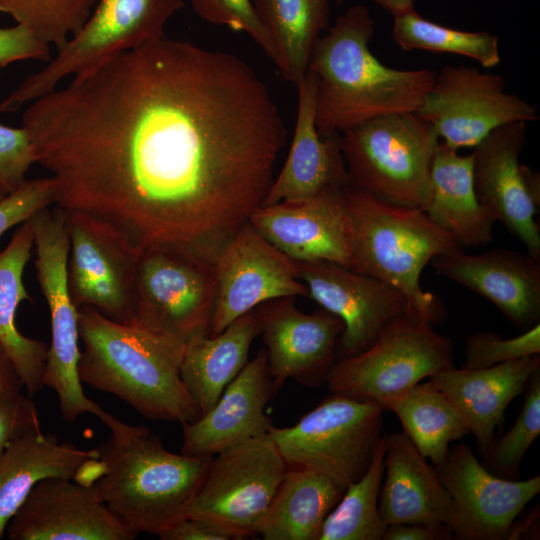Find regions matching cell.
<instances>
[{
  "instance_id": "8",
  "label": "cell",
  "mask_w": 540,
  "mask_h": 540,
  "mask_svg": "<svg viewBox=\"0 0 540 540\" xmlns=\"http://www.w3.org/2000/svg\"><path fill=\"white\" fill-rule=\"evenodd\" d=\"M183 7V0H98L83 27L0 102V113L15 111L53 91L68 76L165 37L168 20Z\"/></svg>"
},
{
  "instance_id": "42",
  "label": "cell",
  "mask_w": 540,
  "mask_h": 540,
  "mask_svg": "<svg viewBox=\"0 0 540 540\" xmlns=\"http://www.w3.org/2000/svg\"><path fill=\"white\" fill-rule=\"evenodd\" d=\"M39 427V413L30 396L20 392L0 397V457L13 441Z\"/></svg>"
},
{
  "instance_id": "29",
  "label": "cell",
  "mask_w": 540,
  "mask_h": 540,
  "mask_svg": "<svg viewBox=\"0 0 540 540\" xmlns=\"http://www.w3.org/2000/svg\"><path fill=\"white\" fill-rule=\"evenodd\" d=\"M260 334L254 310L216 335L200 334L185 343L180 377L200 416L219 399L247 364L253 340Z\"/></svg>"
},
{
  "instance_id": "48",
  "label": "cell",
  "mask_w": 540,
  "mask_h": 540,
  "mask_svg": "<svg viewBox=\"0 0 540 540\" xmlns=\"http://www.w3.org/2000/svg\"><path fill=\"white\" fill-rule=\"evenodd\" d=\"M383 9L388 11L393 18L398 17L415 10V0H373Z\"/></svg>"
},
{
  "instance_id": "46",
  "label": "cell",
  "mask_w": 540,
  "mask_h": 540,
  "mask_svg": "<svg viewBox=\"0 0 540 540\" xmlns=\"http://www.w3.org/2000/svg\"><path fill=\"white\" fill-rule=\"evenodd\" d=\"M22 387L16 367L0 342V397L20 393Z\"/></svg>"
},
{
  "instance_id": "37",
  "label": "cell",
  "mask_w": 540,
  "mask_h": 540,
  "mask_svg": "<svg viewBox=\"0 0 540 540\" xmlns=\"http://www.w3.org/2000/svg\"><path fill=\"white\" fill-rule=\"evenodd\" d=\"M519 415L513 426L494 441L484 456L489 467L507 478L517 477L521 461L540 434V367L531 375Z\"/></svg>"
},
{
  "instance_id": "17",
  "label": "cell",
  "mask_w": 540,
  "mask_h": 540,
  "mask_svg": "<svg viewBox=\"0 0 540 540\" xmlns=\"http://www.w3.org/2000/svg\"><path fill=\"white\" fill-rule=\"evenodd\" d=\"M296 263L308 297L343 321L342 357L362 353L389 323L410 312L404 294L384 280L326 260Z\"/></svg>"
},
{
  "instance_id": "9",
  "label": "cell",
  "mask_w": 540,
  "mask_h": 540,
  "mask_svg": "<svg viewBox=\"0 0 540 540\" xmlns=\"http://www.w3.org/2000/svg\"><path fill=\"white\" fill-rule=\"evenodd\" d=\"M451 367V340L437 333L432 323L407 312L389 323L368 349L335 361L325 383L331 393L371 401L386 410L405 390Z\"/></svg>"
},
{
  "instance_id": "45",
  "label": "cell",
  "mask_w": 540,
  "mask_h": 540,
  "mask_svg": "<svg viewBox=\"0 0 540 540\" xmlns=\"http://www.w3.org/2000/svg\"><path fill=\"white\" fill-rule=\"evenodd\" d=\"M453 533L443 523H412L388 525L383 540H447Z\"/></svg>"
},
{
  "instance_id": "43",
  "label": "cell",
  "mask_w": 540,
  "mask_h": 540,
  "mask_svg": "<svg viewBox=\"0 0 540 540\" xmlns=\"http://www.w3.org/2000/svg\"><path fill=\"white\" fill-rule=\"evenodd\" d=\"M23 60L50 61V45L21 24L0 27V69Z\"/></svg>"
},
{
  "instance_id": "15",
  "label": "cell",
  "mask_w": 540,
  "mask_h": 540,
  "mask_svg": "<svg viewBox=\"0 0 540 540\" xmlns=\"http://www.w3.org/2000/svg\"><path fill=\"white\" fill-rule=\"evenodd\" d=\"M527 123L514 122L490 132L474 147L473 179L480 204L540 257L539 173L520 163Z\"/></svg>"
},
{
  "instance_id": "16",
  "label": "cell",
  "mask_w": 540,
  "mask_h": 540,
  "mask_svg": "<svg viewBox=\"0 0 540 540\" xmlns=\"http://www.w3.org/2000/svg\"><path fill=\"white\" fill-rule=\"evenodd\" d=\"M450 494L453 517L449 525L461 540H506L524 507L540 492V476L515 481L488 471L466 444L450 448L435 466Z\"/></svg>"
},
{
  "instance_id": "3",
  "label": "cell",
  "mask_w": 540,
  "mask_h": 540,
  "mask_svg": "<svg viewBox=\"0 0 540 540\" xmlns=\"http://www.w3.org/2000/svg\"><path fill=\"white\" fill-rule=\"evenodd\" d=\"M78 311L81 383L118 397L147 419L184 424L200 416L180 377L184 342L88 307Z\"/></svg>"
},
{
  "instance_id": "26",
  "label": "cell",
  "mask_w": 540,
  "mask_h": 540,
  "mask_svg": "<svg viewBox=\"0 0 540 540\" xmlns=\"http://www.w3.org/2000/svg\"><path fill=\"white\" fill-rule=\"evenodd\" d=\"M385 479L379 493V512L388 525L443 523L450 525L453 502L428 464L403 432L385 434Z\"/></svg>"
},
{
  "instance_id": "25",
  "label": "cell",
  "mask_w": 540,
  "mask_h": 540,
  "mask_svg": "<svg viewBox=\"0 0 540 540\" xmlns=\"http://www.w3.org/2000/svg\"><path fill=\"white\" fill-rule=\"evenodd\" d=\"M539 367L536 354L482 369L453 366L428 381L452 401L485 456L495 441V429L505 421L508 405L524 392Z\"/></svg>"
},
{
  "instance_id": "35",
  "label": "cell",
  "mask_w": 540,
  "mask_h": 540,
  "mask_svg": "<svg viewBox=\"0 0 540 540\" xmlns=\"http://www.w3.org/2000/svg\"><path fill=\"white\" fill-rule=\"evenodd\" d=\"M393 19L392 39L404 51L459 54L484 68L500 62L499 38L494 34L443 26L421 17L416 10Z\"/></svg>"
},
{
  "instance_id": "10",
  "label": "cell",
  "mask_w": 540,
  "mask_h": 540,
  "mask_svg": "<svg viewBox=\"0 0 540 540\" xmlns=\"http://www.w3.org/2000/svg\"><path fill=\"white\" fill-rule=\"evenodd\" d=\"M36 252V278L47 302L51 341L48 346L43 386L58 397L63 419L73 422L83 413L99 416L103 409L89 399L78 377L79 311L71 300L67 285L69 235L65 210L53 205L30 218Z\"/></svg>"
},
{
  "instance_id": "28",
  "label": "cell",
  "mask_w": 540,
  "mask_h": 540,
  "mask_svg": "<svg viewBox=\"0 0 540 540\" xmlns=\"http://www.w3.org/2000/svg\"><path fill=\"white\" fill-rule=\"evenodd\" d=\"M428 216L451 233L462 247H479L492 241L494 217L480 204L473 179V153L440 142L431 169Z\"/></svg>"
},
{
  "instance_id": "36",
  "label": "cell",
  "mask_w": 540,
  "mask_h": 540,
  "mask_svg": "<svg viewBox=\"0 0 540 540\" xmlns=\"http://www.w3.org/2000/svg\"><path fill=\"white\" fill-rule=\"evenodd\" d=\"M98 0H0V12L60 49L90 17Z\"/></svg>"
},
{
  "instance_id": "18",
  "label": "cell",
  "mask_w": 540,
  "mask_h": 540,
  "mask_svg": "<svg viewBox=\"0 0 540 540\" xmlns=\"http://www.w3.org/2000/svg\"><path fill=\"white\" fill-rule=\"evenodd\" d=\"M66 216L67 285L72 302L78 309L91 308L113 321L135 323L138 256L88 217L74 212Z\"/></svg>"
},
{
  "instance_id": "13",
  "label": "cell",
  "mask_w": 540,
  "mask_h": 540,
  "mask_svg": "<svg viewBox=\"0 0 540 540\" xmlns=\"http://www.w3.org/2000/svg\"><path fill=\"white\" fill-rule=\"evenodd\" d=\"M505 86L499 74L446 65L416 113L449 147L474 148L500 126L538 118L535 106L506 92Z\"/></svg>"
},
{
  "instance_id": "30",
  "label": "cell",
  "mask_w": 540,
  "mask_h": 540,
  "mask_svg": "<svg viewBox=\"0 0 540 540\" xmlns=\"http://www.w3.org/2000/svg\"><path fill=\"white\" fill-rule=\"evenodd\" d=\"M34 246L30 219L20 224L7 247L0 253V342L13 361L28 396L42 388L48 345L22 335L16 328L15 314L24 300H30L23 283V272Z\"/></svg>"
},
{
  "instance_id": "27",
  "label": "cell",
  "mask_w": 540,
  "mask_h": 540,
  "mask_svg": "<svg viewBox=\"0 0 540 540\" xmlns=\"http://www.w3.org/2000/svg\"><path fill=\"white\" fill-rule=\"evenodd\" d=\"M99 459L97 448L81 449L59 442L40 427L13 441L0 457V538L27 497L41 480L50 477L78 481L82 471Z\"/></svg>"
},
{
  "instance_id": "11",
  "label": "cell",
  "mask_w": 540,
  "mask_h": 540,
  "mask_svg": "<svg viewBox=\"0 0 540 540\" xmlns=\"http://www.w3.org/2000/svg\"><path fill=\"white\" fill-rule=\"evenodd\" d=\"M288 466L267 435L214 455L185 516L201 519L241 540L258 534Z\"/></svg>"
},
{
  "instance_id": "20",
  "label": "cell",
  "mask_w": 540,
  "mask_h": 540,
  "mask_svg": "<svg viewBox=\"0 0 540 540\" xmlns=\"http://www.w3.org/2000/svg\"><path fill=\"white\" fill-rule=\"evenodd\" d=\"M10 540H133L95 484L50 477L29 492L6 527Z\"/></svg>"
},
{
  "instance_id": "32",
  "label": "cell",
  "mask_w": 540,
  "mask_h": 540,
  "mask_svg": "<svg viewBox=\"0 0 540 540\" xmlns=\"http://www.w3.org/2000/svg\"><path fill=\"white\" fill-rule=\"evenodd\" d=\"M331 0H252L261 25L276 50L282 77L298 87L311 53L329 27Z\"/></svg>"
},
{
  "instance_id": "23",
  "label": "cell",
  "mask_w": 540,
  "mask_h": 540,
  "mask_svg": "<svg viewBox=\"0 0 540 540\" xmlns=\"http://www.w3.org/2000/svg\"><path fill=\"white\" fill-rule=\"evenodd\" d=\"M275 390L263 349L247 362L206 413L182 424L181 453L211 458L233 445L267 435L273 425L265 408Z\"/></svg>"
},
{
  "instance_id": "2",
  "label": "cell",
  "mask_w": 540,
  "mask_h": 540,
  "mask_svg": "<svg viewBox=\"0 0 540 540\" xmlns=\"http://www.w3.org/2000/svg\"><path fill=\"white\" fill-rule=\"evenodd\" d=\"M373 34L370 12L358 4L339 15L317 41L307 69L317 78L320 133H342L377 117L417 112L433 86V70L381 63L369 47Z\"/></svg>"
},
{
  "instance_id": "1",
  "label": "cell",
  "mask_w": 540,
  "mask_h": 540,
  "mask_svg": "<svg viewBox=\"0 0 540 540\" xmlns=\"http://www.w3.org/2000/svg\"><path fill=\"white\" fill-rule=\"evenodd\" d=\"M54 205L136 256L214 254L262 205L288 131L241 58L166 36L78 75L24 110Z\"/></svg>"
},
{
  "instance_id": "39",
  "label": "cell",
  "mask_w": 540,
  "mask_h": 540,
  "mask_svg": "<svg viewBox=\"0 0 540 540\" xmlns=\"http://www.w3.org/2000/svg\"><path fill=\"white\" fill-rule=\"evenodd\" d=\"M191 5L204 21L248 34L275 64V47L257 18L252 0H191Z\"/></svg>"
},
{
  "instance_id": "5",
  "label": "cell",
  "mask_w": 540,
  "mask_h": 540,
  "mask_svg": "<svg viewBox=\"0 0 540 540\" xmlns=\"http://www.w3.org/2000/svg\"><path fill=\"white\" fill-rule=\"evenodd\" d=\"M352 228L353 270L399 289L411 313L434 323L435 295L422 290L424 267L441 254L463 249L425 210L382 200L352 185L344 188Z\"/></svg>"
},
{
  "instance_id": "21",
  "label": "cell",
  "mask_w": 540,
  "mask_h": 540,
  "mask_svg": "<svg viewBox=\"0 0 540 540\" xmlns=\"http://www.w3.org/2000/svg\"><path fill=\"white\" fill-rule=\"evenodd\" d=\"M344 188L260 206L248 222L295 262L326 260L352 269V228Z\"/></svg>"
},
{
  "instance_id": "6",
  "label": "cell",
  "mask_w": 540,
  "mask_h": 540,
  "mask_svg": "<svg viewBox=\"0 0 540 540\" xmlns=\"http://www.w3.org/2000/svg\"><path fill=\"white\" fill-rule=\"evenodd\" d=\"M440 142L435 128L416 112L377 117L340 134L350 185L387 202L423 210Z\"/></svg>"
},
{
  "instance_id": "14",
  "label": "cell",
  "mask_w": 540,
  "mask_h": 540,
  "mask_svg": "<svg viewBox=\"0 0 540 540\" xmlns=\"http://www.w3.org/2000/svg\"><path fill=\"white\" fill-rule=\"evenodd\" d=\"M215 301L209 335L222 332L260 304L283 297H308L297 263L267 241L248 221L214 257Z\"/></svg>"
},
{
  "instance_id": "4",
  "label": "cell",
  "mask_w": 540,
  "mask_h": 540,
  "mask_svg": "<svg viewBox=\"0 0 540 540\" xmlns=\"http://www.w3.org/2000/svg\"><path fill=\"white\" fill-rule=\"evenodd\" d=\"M98 418L111 431L97 447L99 496L135 533L158 536L185 517L212 457L172 453L147 427L127 424L104 410Z\"/></svg>"
},
{
  "instance_id": "34",
  "label": "cell",
  "mask_w": 540,
  "mask_h": 540,
  "mask_svg": "<svg viewBox=\"0 0 540 540\" xmlns=\"http://www.w3.org/2000/svg\"><path fill=\"white\" fill-rule=\"evenodd\" d=\"M385 434L366 472L345 489L325 518L318 540H381L387 528L378 506L384 476Z\"/></svg>"
},
{
  "instance_id": "41",
  "label": "cell",
  "mask_w": 540,
  "mask_h": 540,
  "mask_svg": "<svg viewBox=\"0 0 540 540\" xmlns=\"http://www.w3.org/2000/svg\"><path fill=\"white\" fill-rule=\"evenodd\" d=\"M36 163L28 132L0 123V188L10 193L27 179L26 174Z\"/></svg>"
},
{
  "instance_id": "19",
  "label": "cell",
  "mask_w": 540,
  "mask_h": 540,
  "mask_svg": "<svg viewBox=\"0 0 540 540\" xmlns=\"http://www.w3.org/2000/svg\"><path fill=\"white\" fill-rule=\"evenodd\" d=\"M294 298L273 299L254 309L276 389L287 379L311 387L325 383L344 329L338 316L323 308L304 313Z\"/></svg>"
},
{
  "instance_id": "49",
  "label": "cell",
  "mask_w": 540,
  "mask_h": 540,
  "mask_svg": "<svg viewBox=\"0 0 540 540\" xmlns=\"http://www.w3.org/2000/svg\"><path fill=\"white\" fill-rule=\"evenodd\" d=\"M8 193H6L3 189L0 188V201L7 195Z\"/></svg>"
},
{
  "instance_id": "24",
  "label": "cell",
  "mask_w": 540,
  "mask_h": 540,
  "mask_svg": "<svg viewBox=\"0 0 540 540\" xmlns=\"http://www.w3.org/2000/svg\"><path fill=\"white\" fill-rule=\"evenodd\" d=\"M316 87V75L307 69L297 87V118L288 156L261 206L305 200L326 189L350 184L340 133L322 134L316 127Z\"/></svg>"
},
{
  "instance_id": "33",
  "label": "cell",
  "mask_w": 540,
  "mask_h": 540,
  "mask_svg": "<svg viewBox=\"0 0 540 540\" xmlns=\"http://www.w3.org/2000/svg\"><path fill=\"white\" fill-rule=\"evenodd\" d=\"M386 410L397 415L403 433L434 466L446 459L453 441L469 433L452 401L429 381L419 382L393 398Z\"/></svg>"
},
{
  "instance_id": "40",
  "label": "cell",
  "mask_w": 540,
  "mask_h": 540,
  "mask_svg": "<svg viewBox=\"0 0 540 540\" xmlns=\"http://www.w3.org/2000/svg\"><path fill=\"white\" fill-rule=\"evenodd\" d=\"M54 202L55 184L50 176L26 180L0 201V238L7 230Z\"/></svg>"
},
{
  "instance_id": "44",
  "label": "cell",
  "mask_w": 540,
  "mask_h": 540,
  "mask_svg": "<svg viewBox=\"0 0 540 540\" xmlns=\"http://www.w3.org/2000/svg\"><path fill=\"white\" fill-rule=\"evenodd\" d=\"M158 537L162 540H232L228 534L212 524L186 516Z\"/></svg>"
},
{
  "instance_id": "38",
  "label": "cell",
  "mask_w": 540,
  "mask_h": 540,
  "mask_svg": "<svg viewBox=\"0 0 540 540\" xmlns=\"http://www.w3.org/2000/svg\"><path fill=\"white\" fill-rule=\"evenodd\" d=\"M465 362L462 368L482 369L540 354V324L523 331L522 334L502 339L494 332L471 334L464 348Z\"/></svg>"
},
{
  "instance_id": "12",
  "label": "cell",
  "mask_w": 540,
  "mask_h": 540,
  "mask_svg": "<svg viewBox=\"0 0 540 540\" xmlns=\"http://www.w3.org/2000/svg\"><path fill=\"white\" fill-rule=\"evenodd\" d=\"M215 255L159 246L137 259L135 323L186 343L209 334L215 301Z\"/></svg>"
},
{
  "instance_id": "7",
  "label": "cell",
  "mask_w": 540,
  "mask_h": 540,
  "mask_svg": "<svg viewBox=\"0 0 540 540\" xmlns=\"http://www.w3.org/2000/svg\"><path fill=\"white\" fill-rule=\"evenodd\" d=\"M383 408L331 393L293 426H272V439L288 467L321 473L343 490L368 469L381 439Z\"/></svg>"
},
{
  "instance_id": "47",
  "label": "cell",
  "mask_w": 540,
  "mask_h": 540,
  "mask_svg": "<svg viewBox=\"0 0 540 540\" xmlns=\"http://www.w3.org/2000/svg\"><path fill=\"white\" fill-rule=\"evenodd\" d=\"M538 511H532V513L524 520L522 523H517L514 521V523L511 526V530L508 536V539H519L523 538H529V536H535L536 535V528H538V525L536 526V522H538Z\"/></svg>"
},
{
  "instance_id": "50",
  "label": "cell",
  "mask_w": 540,
  "mask_h": 540,
  "mask_svg": "<svg viewBox=\"0 0 540 540\" xmlns=\"http://www.w3.org/2000/svg\"><path fill=\"white\" fill-rule=\"evenodd\" d=\"M339 2L342 1V0H338Z\"/></svg>"
},
{
  "instance_id": "31",
  "label": "cell",
  "mask_w": 540,
  "mask_h": 540,
  "mask_svg": "<svg viewBox=\"0 0 540 540\" xmlns=\"http://www.w3.org/2000/svg\"><path fill=\"white\" fill-rule=\"evenodd\" d=\"M344 491L321 473L287 469L257 535L264 540H318L325 518Z\"/></svg>"
},
{
  "instance_id": "22",
  "label": "cell",
  "mask_w": 540,
  "mask_h": 540,
  "mask_svg": "<svg viewBox=\"0 0 540 540\" xmlns=\"http://www.w3.org/2000/svg\"><path fill=\"white\" fill-rule=\"evenodd\" d=\"M430 265L491 301L517 328L526 331L540 320V257L495 248L472 255L463 249L434 257Z\"/></svg>"
}]
</instances>
